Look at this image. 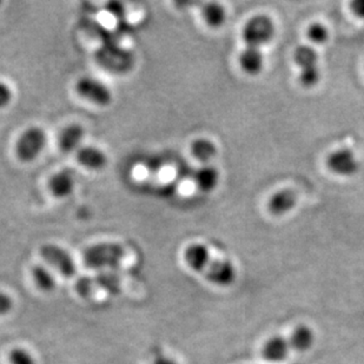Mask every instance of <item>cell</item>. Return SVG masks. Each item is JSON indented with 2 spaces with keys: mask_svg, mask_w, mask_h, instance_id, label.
Segmentation results:
<instances>
[{
  "mask_svg": "<svg viewBox=\"0 0 364 364\" xmlns=\"http://www.w3.org/2000/svg\"><path fill=\"white\" fill-rule=\"evenodd\" d=\"M184 261L190 268L213 284L228 287L236 279V269L232 263L227 259L211 257L209 249L203 244H191L186 247Z\"/></svg>",
  "mask_w": 364,
  "mask_h": 364,
  "instance_id": "cell-1",
  "label": "cell"
},
{
  "mask_svg": "<svg viewBox=\"0 0 364 364\" xmlns=\"http://www.w3.org/2000/svg\"><path fill=\"white\" fill-rule=\"evenodd\" d=\"M48 144V136L41 127H31L19 136L16 143V156L23 163H31L38 159Z\"/></svg>",
  "mask_w": 364,
  "mask_h": 364,
  "instance_id": "cell-2",
  "label": "cell"
},
{
  "mask_svg": "<svg viewBox=\"0 0 364 364\" xmlns=\"http://www.w3.org/2000/svg\"><path fill=\"white\" fill-rule=\"evenodd\" d=\"M124 255L125 252L119 244H96L86 249L84 252V262L89 268H114L121 263Z\"/></svg>",
  "mask_w": 364,
  "mask_h": 364,
  "instance_id": "cell-3",
  "label": "cell"
},
{
  "mask_svg": "<svg viewBox=\"0 0 364 364\" xmlns=\"http://www.w3.org/2000/svg\"><path fill=\"white\" fill-rule=\"evenodd\" d=\"M275 25L267 16H256L247 21L243 28V39L249 48H259L272 41Z\"/></svg>",
  "mask_w": 364,
  "mask_h": 364,
  "instance_id": "cell-4",
  "label": "cell"
},
{
  "mask_svg": "<svg viewBox=\"0 0 364 364\" xmlns=\"http://www.w3.org/2000/svg\"><path fill=\"white\" fill-rule=\"evenodd\" d=\"M76 91L82 98L97 107H109L114 100V95L107 84L92 77L80 78L77 82Z\"/></svg>",
  "mask_w": 364,
  "mask_h": 364,
  "instance_id": "cell-5",
  "label": "cell"
},
{
  "mask_svg": "<svg viewBox=\"0 0 364 364\" xmlns=\"http://www.w3.org/2000/svg\"><path fill=\"white\" fill-rule=\"evenodd\" d=\"M41 256L66 279H71L76 275V263L71 255L62 247L55 244H44L41 247Z\"/></svg>",
  "mask_w": 364,
  "mask_h": 364,
  "instance_id": "cell-6",
  "label": "cell"
},
{
  "mask_svg": "<svg viewBox=\"0 0 364 364\" xmlns=\"http://www.w3.org/2000/svg\"><path fill=\"white\" fill-rule=\"evenodd\" d=\"M326 165L330 171L333 173L348 176V177L358 173L360 168V163L354 155V152L348 149H341L330 154L326 159Z\"/></svg>",
  "mask_w": 364,
  "mask_h": 364,
  "instance_id": "cell-7",
  "label": "cell"
},
{
  "mask_svg": "<svg viewBox=\"0 0 364 364\" xmlns=\"http://www.w3.org/2000/svg\"><path fill=\"white\" fill-rule=\"evenodd\" d=\"M76 183V173L70 168H63L50 178L48 189L55 198L63 200L75 193Z\"/></svg>",
  "mask_w": 364,
  "mask_h": 364,
  "instance_id": "cell-8",
  "label": "cell"
},
{
  "mask_svg": "<svg viewBox=\"0 0 364 364\" xmlns=\"http://www.w3.org/2000/svg\"><path fill=\"white\" fill-rule=\"evenodd\" d=\"M77 162L82 165V168H87L90 171H100L103 170L109 162L107 156L102 149L92 146V145H84L76 152Z\"/></svg>",
  "mask_w": 364,
  "mask_h": 364,
  "instance_id": "cell-9",
  "label": "cell"
},
{
  "mask_svg": "<svg viewBox=\"0 0 364 364\" xmlns=\"http://www.w3.org/2000/svg\"><path fill=\"white\" fill-rule=\"evenodd\" d=\"M85 130L80 124H70L59 134V148L65 154L77 152L82 148Z\"/></svg>",
  "mask_w": 364,
  "mask_h": 364,
  "instance_id": "cell-10",
  "label": "cell"
},
{
  "mask_svg": "<svg viewBox=\"0 0 364 364\" xmlns=\"http://www.w3.org/2000/svg\"><path fill=\"white\" fill-rule=\"evenodd\" d=\"M297 203V193L291 189L281 190L276 193L268 202V209L275 216H282L291 211Z\"/></svg>",
  "mask_w": 364,
  "mask_h": 364,
  "instance_id": "cell-11",
  "label": "cell"
},
{
  "mask_svg": "<svg viewBox=\"0 0 364 364\" xmlns=\"http://www.w3.org/2000/svg\"><path fill=\"white\" fill-rule=\"evenodd\" d=\"M193 182L203 193H211L220 182V171L213 165H202L193 172Z\"/></svg>",
  "mask_w": 364,
  "mask_h": 364,
  "instance_id": "cell-12",
  "label": "cell"
},
{
  "mask_svg": "<svg viewBox=\"0 0 364 364\" xmlns=\"http://www.w3.org/2000/svg\"><path fill=\"white\" fill-rule=\"evenodd\" d=\"M290 348V341L284 337H272L264 344L262 354L268 361H283L288 356L289 351L291 350Z\"/></svg>",
  "mask_w": 364,
  "mask_h": 364,
  "instance_id": "cell-13",
  "label": "cell"
},
{
  "mask_svg": "<svg viewBox=\"0 0 364 364\" xmlns=\"http://www.w3.org/2000/svg\"><path fill=\"white\" fill-rule=\"evenodd\" d=\"M264 64V57L262 55L259 48H244L240 55V65L244 73L249 75H257L261 73Z\"/></svg>",
  "mask_w": 364,
  "mask_h": 364,
  "instance_id": "cell-14",
  "label": "cell"
},
{
  "mask_svg": "<svg viewBox=\"0 0 364 364\" xmlns=\"http://www.w3.org/2000/svg\"><path fill=\"white\" fill-rule=\"evenodd\" d=\"M191 155L203 164H209L217 155V146L215 143L206 139L198 138L191 144Z\"/></svg>",
  "mask_w": 364,
  "mask_h": 364,
  "instance_id": "cell-15",
  "label": "cell"
},
{
  "mask_svg": "<svg viewBox=\"0 0 364 364\" xmlns=\"http://www.w3.org/2000/svg\"><path fill=\"white\" fill-rule=\"evenodd\" d=\"M290 346L297 351L309 350L315 342V335L313 330L306 326H301L294 331L290 337Z\"/></svg>",
  "mask_w": 364,
  "mask_h": 364,
  "instance_id": "cell-16",
  "label": "cell"
},
{
  "mask_svg": "<svg viewBox=\"0 0 364 364\" xmlns=\"http://www.w3.org/2000/svg\"><path fill=\"white\" fill-rule=\"evenodd\" d=\"M203 18L211 28H220L225 23L227 11L220 4L209 3L203 7Z\"/></svg>",
  "mask_w": 364,
  "mask_h": 364,
  "instance_id": "cell-17",
  "label": "cell"
},
{
  "mask_svg": "<svg viewBox=\"0 0 364 364\" xmlns=\"http://www.w3.org/2000/svg\"><path fill=\"white\" fill-rule=\"evenodd\" d=\"M294 59L295 63L299 66V69H306V68H311V66L318 65V55L316 50L308 46V45H302L299 48H296L294 53Z\"/></svg>",
  "mask_w": 364,
  "mask_h": 364,
  "instance_id": "cell-18",
  "label": "cell"
},
{
  "mask_svg": "<svg viewBox=\"0 0 364 364\" xmlns=\"http://www.w3.org/2000/svg\"><path fill=\"white\" fill-rule=\"evenodd\" d=\"M32 277L35 279V283L39 289L44 291H51L55 287V277L51 275V272L46 270V268L41 265H36L32 269Z\"/></svg>",
  "mask_w": 364,
  "mask_h": 364,
  "instance_id": "cell-19",
  "label": "cell"
},
{
  "mask_svg": "<svg viewBox=\"0 0 364 364\" xmlns=\"http://www.w3.org/2000/svg\"><path fill=\"white\" fill-rule=\"evenodd\" d=\"M321 80V69L318 65L301 69L299 82L304 87H313Z\"/></svg>",
  "mask_w": 364,
  "mask_h": 364,
  "instance_id": "cell-20",
  "label": "cell"
},
{
  "mask_svg": "<svg viewBox=\"0 0 364 364\" xmlns=\"http://www.w3.org/2000/svg\"><path fill=\"white\" fill-rule=\"evenodd\" d=\"M306 35H308V38L315 44H323L329 39L328 28L320 23L310 25L308 31H306Z\"/></svg>",
  "mask_w": 364,
  "mask_h": 364,
  "instance_id": "cell-21",
  "label": "cell"
},
{
  "mask_svg": "<svg viewBox=\"0 0 364 364\" xmlns=\"http://www.w3.org/2000/svg\"><path fill=\"white\" fill-rule=\"evenodd\" d=\"M11 364H36L35 358L23 348H16L10 353Z\"/></svg>",
  "mask_w": 364,
  "mask_h": 364,
  "instance_id": "cell-22",
  "label": "cell"
},
{
  "mask_svg": "<svg viewBox=\"0 0 364 364\" xmlns=\"http://www.w3.org/2000/svg\"><path fill=\"white\" fill-rule=\"evenodd\" d=\"M12 98H14L12 89L5 82H0V110L9 107L12 102Z\"/></svg>",
  "mask_w": 364,
  "mask_h": 364,
  "instance_id": "cell-23",
  "label": "cell"
},
{
  "mask_svg": "<svg viewBox=\"0 0 364 364\" xmlns=\"http://www.w3.org/2000/svg\"><path fill=\"white\" fill-rule=\"evenodd\" d=\"M12 308H14V301H12L10 296L4 294V292H0V316L7 315Z\"/></svg>",
  "mask_w": 364,
  "mask_h": 364,
  "instance_id": "cell-24",
  "label": "cell"
},
{
  "mask_svg": "<svg viewBox=\"0 0 364 364\" xmlns=\"http://www.w3.org/2000/svg\"><path fill=\"white\" fill-rule=\"evenodd\" d=\"M107 10L110 12L111 14H114L116 17H121L124 16V6L123 4L121 3H110L107 4Z\"/></svg>",
  "mask_w": 364,
  "mask_h": 364,
  "instance_id": "cell-25",
  "label": "cell"
},
{
  "mask_svg": "<svg viewBox=\"0 0 364 364\" xmlns=\"http://www.w3.org/2000/svg\"><path fill=\"white\" fill-rule=\"evenodd\" d=\"M351 10L358 17L364 18V0H355L351 3Z\"/></svg>",
  "mask_w": 364,
  "mask_h": 364,
  "instance_id": "cell-26",
  "label": "cell"
},
{
  "mask_svg": "<svg viewBox=\"0 0 364 364\" xmlns=\"http://www.w3.org/2000/svg\"><path fill=\"white\" fill-rule=\"evenodd\" d=\"M154 364H177L176 363L175 360H172V358H168V356H163V355H159L156 358L155 362Z\"/></svg>",
  "mask_w": 364,
  "mask_h": 364,
  "instance_id": "cell-27",
  "label": "cell"
}]
</instances>
